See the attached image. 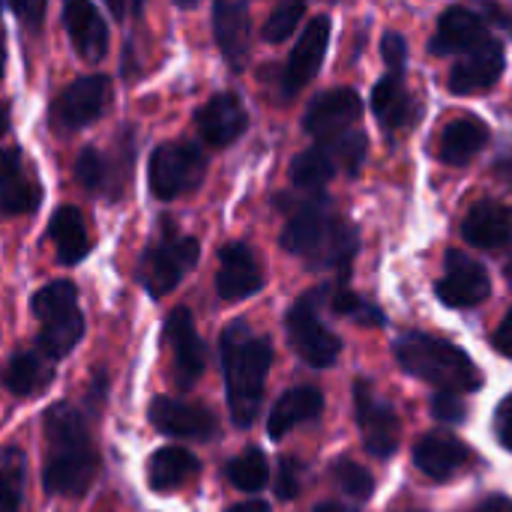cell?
I'll list each match as a JSON object with an SVG mask.
<instances>
[{"label":"cell","instance_id":"1","mask_svg":"<svg viewBox=\"0 0 512 512\" xmlns=\"http://www.w3.org/2000/svg\"><path fill=\"white\" fill-rule=\"evenodd\" d=\"M45 465L42 489L57 498H81L99 471V456L78 408L57 402L45 414Z\"/></svg>","mask_w":512,"mask_h":512},{"label":"cell","instance_id":"2","mask_svg":"<svg viewBox=\"0 0 512 512\" xmlns=\"http://www.w3.org/2000/svg\"><path fill=\"white\" fill-rule=\"evenodd\" d=\"M273 363V345L270 339L252 333L246 321H234L222 333V372H225V393L234 426L246 429L255 423L264 387Z\"/></svg>","mask_w":512,"mask_h":512},{"label":"cell","instance_id":"3","mask_svg":"<svg viewBox=\"0 0 512 512\" xmlns=\"http://www.w3.org/2000/svg\"><path fill=\"white\" fill-rule=\"evenodd\" d=\"M393 354L408 375L429 381L444 393L459 396V393H477L483 387V372L477 369V363L447 339L426 336V333H405L393 345Z\"/></svg>","mask_w":512,"mask_h":512},{"label":"cell","instance_id":"4","mask_svg":"<svg viewBox=\"0 0 512 512\" xmlns=\"http://www.w3.org/2000/svg\"><path fill=\"white\" fill-rule=\"evenodd\" d=\"M282 249L312 267H345L357 252V228L324 210L321 201L303 204L282 231Z\"/></svg>","mask_w":512,"mask_h":512},{"label":"cell","instance_id":"5","mask_svg":"<svg viewBox=\"0 0 512 512\" xmlns=\"http://www.w3.org/2000/svg\"><path fill=\"white\" fill-rule=\"evenodd\" d=\"M39 321V354L51 363L63 360L84 336V315L78 309V288L66 279L39 288L30 300Z\"/></svg>","mask_w":512,"mask_h":512},{"label":"cell","instance_id":"6","mask_svg":"<svg viewBox=\"0 0 512 512\" xmlns=\"http://www.w3.org/2000/svg\"><path fill=\"white\" fill-rule=\"evenodd\" d=\"M198 258H201L198 240L180 234L177 225L165 219L159 225V234L153 237V243L144 249L138 261V282L147 288L153 300H159L183 282V276L198 264Z\"/></svg>","mask_w":512,"mask_h":512},{"label":"cell","instance_id":"7","mask_svg":"<svg viewBox=\"0 0 512 512\" xmlns=\"http://www.w3.org/2000/svg\"><path fill=\"white\" fill-rule=\"evenodd\" d=\"M204 171H207V159L195 144L168 141L150 153L147 183L159 201H171V198H180L183 192L198 189L204 180Z\"/></svg>","mask_w":512,"mask_h":512},{"label":"cell","instance_id":"8","mask_svg":"<svg viewBox=\"0 0 512 512\" xmlns=\"http://www.w3.org/2000/svg\"><path fill=\"white\" fill-rule=\"evenodd\" d=\"M321 300H324V291H309V294H303L291 306V312L285 318V330H288L291 348L312 369H330L339 360V354H342L339 336L333 330H327L321 324V318H318Z\"/></svg>","mask_w":512,"mask_h":512},{"label":"cell","instance_id":"9","mask_svg":"<svg viewBox=\"0 0 512 512\" xmlns=\"http://www.w3.org/2000/svg\"><path fill=\"white\" fill-rule=\"evenodd\" d=\"M111 81L105 75H84L72 81L51 105V126L57 132H78L102 117L108 108Z\"/></svg>","mask_w":512,"mask_h":512},{"label":"cell","instance_id":"10","mask_svg":"<svg viewBox=\"0 0 512 512\" xmlns=\"http://www.w3.org/2000/svg\"><path fill=\"white\" fill-rule=\"evenodd\" d=\"M363 114V102L351 87H336L312 99L306 108L303 129L318 141V147H330L342 135L354 132L357 120Z\"/></svg>","mask_w":512,"mask_h":512},{"label":"cell","instance_id":"11","mask_svg":"<svg viewBox=\"0 0 512 512\" xmlns=\"http://www.w3.org/2000/svg\"><path fill=\"white\" fill-rule=\"evenodd\" d=\"M357 423L363 432V444L375 459H390L399 447V417L390 402L378 399L369 381L354 384Z\"/></svg>","mask_w":512,"mask_h":512},{"label":"cell","instance_id":"12","mask_svg":"<svg viewBox=\"0 0 512 512\" xmlns=\"http://www.w3.org/2000/svg\"><path fill=\"white\" fill-rule=\"evenodd\" d=\"M489 294H492V279L486 267L477 258L459 249H450L444 258V276L438 279L441 303L453 309H471V306H480Z\"/></svg>","mask_w":512,"mask_h":512},{"label":"cell","instance_id":"13","mask_svg":"<svg viewBox=\"0 0 512 512\" xmlns=\"http://www.w3.org/2000/svg\"><path fill=\"white\" fill-rule=\"evenodd\" d=\"M165 342L174 354V381L180 390H189L207 363V348L195 330V318L186 306H177L165 321Z\"/></svg>","mask_w":512,"mask_h":512},{"label":"cell","instance_id":"14","mask_svg":"<svg viewBox=\"0 0 512 512\" xmlns=\"http://www.w3.org/2000/svg\"><path fill=\"white\" fill-rule=\"evenodd\" d=\"M327 42H330V18L327 15H315L303 27L300 39H297V45H294V51H291V57L285 63V72H282L285 96L300 93L318 75V69L324 63V54H327Z\"/></svg>","mask_w":512,"mask_h":512},{"label":"cell","instance_id":"15","mask_svg":"<svg viewBox=\"0 0 512 512\" xmlns=\"http://www.w3.org/2000/svg\"><path fill=\"white\" fill-rule=\"evenodd\" d=\"M264 288V270L255 252L246 243H228L219 252V273H216V294L225 303L246 300Z\"/></svg>","mask_w":512,"mask_h":512},{"label":"cell","instance_id":"16","mask_svg":"<svg viewBox=\"0 0 512 512\" xmlns=\"http://www.w3.org/2000/svg\"><path fill=\"white\" fill-rule=\"evenodd\" d=\"M147 417L168 438L207 441L216 432V417L204 405H189V402H177V399H168V396H156L150 402Z\"/></svg>","mask_w":512,"mask_h":512},{"label":"cell","instance_id":"17","mask_svg":"<svg viewBox=\"0 0 512 512\" xmlns=\"http://www.w3.org/2000/svg\"><path fill=\"white\" fill-rule=\"evenodd\" d=\"M504 72V48L498 39H489L477 51L465 54L447 78V87L459 96H474L483 90H492L501 81Z\"/></svg>","mask_w":512,"mask_h":512},{"label":"cell","instance_id":"18","mask_svg":"<svg viewBox=\"0 0 512 512\" xmlns=\"http://www.w3.org/2000/svg\"><path fill=\"white\" fill-rule=\"evenodd\" d=\"M195 126L210 147H228L246 132L249 114L237 93H219L198 108Z\"/></svg>","mask_w":512,"mask_h":512},{"label":"cell","instance_id":"19","mask_svg":"<svg viewBox=\"0 0 512 512\" xmlns=\"http://www.w3.org/2000/svg\"><path fill=\"white\" fill-rule=\"evenodd\" d=\"M492 39L486 21L465 9V6H450L441 18H438V33L432 36L429 48L432 54H471L480 45H486Z\"/></svg>","mask_w":512,"mask_h":512},{"label":"cell","instance_id":"20","mask_svg":"<svg viewBox=\"0 0 512 512\" xmlns=\"http://www.w3.org/2000/svg\"><path fill=\"white\" fill-rule=\"evenodd\" d=\"M63 24L69 33L72 48L78 51L81 60L96 63L108 51V24L102 21L99 9L84 0H72L63 6Z\"/></svg>","mask_w":512,"mask_h":512},{"label":"cell","instance_id":"21","mask_svg":"<svg viewBox=\"0 0 512 512\" xmlns=\"http://www.w3.org/2000/svg\"><path fill=\"white\" fill-rule=\"evenodd\" d=\"M213 36L231 69H243L249 60V6L219 0L213 6Z\"/></svg>","mask_w":512,"mask_h":512},{"label":"cell","instance_id":"22","mask_svg":"<svg viewBox=\"0 0 512 512\" xmlns=\"http://www.w3.org/2000/svg\"><path fill=\"white\" fill-rule=\"evenodd\" d=\"M471 459V450L447 432H429L417 441L414 447V462L417 468L432 477V480H447L456 471H462Z\"/></svg>","mask_w":512,"mask_h":512},{"label":"cell","instance_id":"23","mask_svg":"<svg viewBox=\"0 0 512 512\" xmlns=\"http://www.w3.org/2000/svg\"><path fill=\"white\" fill-rule=\"evenodd\" d=\"M462 234L477 249H504L512 240V216L510 210L498 201H477L462 225Z\"/></svg>","mask_w":512,"mask_h":512},{"label":"cell","instance_id":"24","mask_svg":"<svg viewBox=\"0 0 512 512\" xmlns=\"http://www.w3.org/2000/svg\"><path fill=\"white\" fill-rule=\"evenodd\" d=\"M321 408H324V396H321L318 387H294V390H288L285 396H279V402L270 411V420H267L270 438L282 441L291 429H297V426H303L309 420H318Z\"/></svg>","mask_w":512,"mask_h":512},{"label":"cell","instance_id":"25","mask_svg":"<svg viewBox=\"0 0 512 512\" xmlns=\"http://www.w3.org/2000/svg\"><path fill=\"white\" fill-rule=\"evenodd\" d=\"M48 237L57 249V258L60 264H78L90 255L93 249V240L87 234V225H84V216L75 210V207H57L51 222H48Z\"/></svg>","mask_w":512,"mask_h":512},{"label":"cell","instance_id":"26","mask_svg":"<svg viewBox=\"0 0 512 512\" xmlns=\"http://www.w3.org/2000/svg\"><path fill=\"white\" fill-rule=\"evenodd\" d=\"M489 144V126L480 117H456L441 132V159L447 165H468Z\"/></svg>","mask_w":512,"mask_h":512},{"label":"cell","instance_id":"27","mask_svg":"<svg viewBox=\"0 0 512 512\" xmlns=\"http://www.w3.org/2000/svg\"><path fill=\"white\" fill-rule=\"evenodd\" d=\"M198 474V459L183 447H162L147 459V483L153 492H177Z\"/></svg>","mask_w":512,"mask_h":512},{"label":"cell","instance_id":"28","mask_svg":"<svg viewBox=\"0 0 512 512\" xmlns=\"http://www.w3.org/2000/svg\"><path fill=\"white\" fill-rule=\"evenodd\" d=\"M51 378H54V363L39 351H18L3 372V384L15 396H33Z\"/></svg>","mask_w":512,"mask_h":512},{"label":"cell","instance_id":"29","mask_svg":"<svg viewBox=\"0 0 512 512\" xmlns=\"http://www.w3.org/2000/svg\"><path fill=\"white\" fill-rule=\"evenodd\" d=\"M372 111L381 120L384 129H399L405 123H411L414 114V99L408 96V87L399 75H387L375 84L372 90Z\"/></svg>","mask_w":512,"mask_h":512},{"label":"cell","instance_id":"30","mask_svg":"<svg viewBox=\"0 0 512 512\" xmlns=\"http://www.w3.org/2000/svg\"><path fill=\"white\" fill-rule=\"evenodd\" d=\"M333 174H336V162H333V156L324 150V147H309V150H303L297 159H294V165H291V180H294V186H300V189H324L330 180H333Z\"/></svg>","mask_w":512,"mask_h":512},{"label":"cell","instance_id":"31","mask_svg":"<svg viewBox=\"0 0 512 512\" xmlns=\"http://www.w3.org/2000/svg\"><path fill=\"white\" fill-rule=\"evenodd\" d=\"M228 480L240 489V492H261L270 483V465L267 456L258 447H246L240 456H234L225 468Z\"/></svg>","mask_w":512,"mask_h":512},{"label":"cell","instance_id":"32","mask_svg":"<svg viewBox=\"0 0 512 512\" xmlns=\"http://www.w3.org/2000/svg\"><path fill=\"white\" fill-rule=\"evenodd\" d=\"M24 495V453L18 447L0 450V512H18Z\"/></svg>","mask_w":512,"mask_h":512},{"label":"cell","instance_id":"33","mask_svg":"<svg viewBox=\"0 0 512 512\" xmlns=\"http://www.w3.org/2000/svg\"><path fill=\"white\" fill-rule=\"evenodd\" d=\"M75 180L93 195L111 192L114 189V165L96 147H84L75 159Z\"/></svg>","mask_w":512,"mask_h":512},{"label":"cell","instance_id":"34","mask_svg":"<svg viewBox=\"0 0 512 512\" xmlns=\"http://www.w3.org/2000/svg\"><path fill=\"white\" fill-rule=\"evenodd\" d=\"M39 201H42L39 186L21 174L15 180H9L6 186H0V210L3 213H30L39 207Z\"/></svg>","mask_w":512,"mask_h":512},{"label":"cell","instance_id":"35","mask_svg":"<svg viewBox=\"0 0 512 512\" xmlns=\"http://www.w3.org/2000/svg\"><path fill=\"white\" fill-rule=\"evenodd\" d=\"M333 474H336V483H339V489L348 495V498H354V501H366V498H372V492H375V480H372V474L363 468V465H357V462H339L336 468H333Z\"/></svg>","mask_w":512,"mask_h":512},{"label":"cell","instance_id":"36","mask_svg":"<svg viewBox=\"0 0 512 512\" xmlns=\"http://www.w3.org/2000/svg\"><path fill=\"white\" fill-rule=\"evenodd\" d=\"M303 15H306V6L303 3H279L270 12L267 24H264V39L273 42V45L276 42H285L297 30V24L303 21Z\"/></svg>","mask_w":512,"mask_h":512},{"label":"cell","instance_id":"37","mask_svg":"<svg viewBox=\"0 0 512 512\" xmlns=\"http://www.w3.org/2000/svg\"><path fill=\"white\" fill-rule=\"evenodd\" d=\"M330 156H336L351 174L363 165V159H366V135L360 132V129H354V132H348V135H342L339 141H333L330 147H324Z\"/></svg>","mask_w":512,"mask_h":512},{"label":"cell","instance_id":"38","mask_svg":"<svg viewBox=\"0 0 512 512\" xmlns=\"http://www.w3.org/2000/svg\"><path fill=\"white\" fill-rule=\"evenodd\" d=\"M381 54L387 60V72L390 75H405V60H408V48H405V36L402 33H387L381 42Z\"/></svg>","mask_w":512,"mask_h":512},{"label":"cell","instance_id":"39","mask_svg":"<svg viewBox=\"0 0 512 512\" xmlns=\"http://www.w3.org/2000/svg\"><path fill=\"white\" fill-rule=\"evenodd\" d=\"M432 414H435L438 423L456 426V423L465 420V405H462V399H459L456 393H438V396L432 399Z\"/></svg>","mask_w":512,"mask_h":512},{"label":"cell","instance_id":"40","mask_svg":"<svg viewBox=\"0 0 512 512\" xmlns=\"http://www.w3.org/2000/svg\"><path fill=\"white\" fill-rule=\"evenodd\" d=\"M297 495H300V465L285 456L279 462V474H276V498L294 501Z\"/></svg>","mask_w":512,"mask_h":512},{"label":"cell","instance_id":"41","mask_svg":"<svg viewBox=\"0 0 512 512\" xmlns=\"http://www.w3.org/2000/svg\"><path fill=\"white\" fill-rule=\"evenodd\" d=\"M495 435L512 453V396H507L495 411Z\"/></svg>","mask_w":512,"mask_h":512},{"label":"cell","instance_id":"42","mask_svg":"<svg viewBox=\"0 0 512 512\" xmlns=\"http://www.w3.org/2000/svg\"><path fill=\"white\" fill-rule=\"evenodd\" d=\"M18 18H24L30 27H39L42 24V15H45V3H12L9 6Z\"/></svg>","mask_w":512,"mask_h":512},{"label":"cell","instance_id":"43","mask_svg":"<svg viewBox=\"0 0 512 512\" xmlns=\"http://www.w3.org/2000/svg\"><path fill=\"white\" fill-rule=\"evenodd\" d=\"M495 348H498L504 357H512V309L504 315L501 327L495 330Z\"/></svg>","mask_w":512,"mask_h":512},{"label":"cell","instance_id":"44","mask_svg":"<svg viewBox=\"0 0 512 512\" xmlns=\"http://www.w3.org/2000/svg\"><path fill=\"white\" fill-rule=\"evenodd\" d=\"M18 177V153L15 150H0V186Z\"/></svg>","mask_w":512,"mask_h":512},{"label":"cell","instance_id":"45","mask_svg":"<svg viewBox=\"0 0 512 512\" xmlns=\"http://www.w3.org/2000/svg\"><path fill=\"white\" fill-rule=\"evenodd\" d=\"M474 512H512V501L507 495H492V498H486Z\"/></svg>","mask_w":512,"mask_h":512},{"label":"cell","instance_id":"46","mask_svg":"<svg viewBox=\"0 0 512 512\" xmlns=\"http://www.w3.org/2000/svg\"><path fill=\"white\" fill-rule=\"evenodd\" d=\"M495 177H498L504 186H510L512 189V153L501 156V159L495 162Z\"/></svg>","mask_w":512,"mask_h":512},{"label":"cell","instance_id":"47","mask_svg":"<svg viewBox=\"0 0 512 512\" xmlns=\"http://www.w3.org/2000/svg\"><path fill=\"white\" fill-rule=\"evenodd\" d=\"M228 512H270V504H264V501H246V504H234Z\"/></svg>","mask_w":512,"mask_h":512},{"label":"cell","instance_id":"48","mask_svg":"<svg viewBox=\"0 0 512 512\" xmlns=\"http://www.w3.org/2000/svg\"><path fill=\"white\" fill-rule=\"evenodd\" d=\"M312 512H357V510H354V507H348V504H336V501H330V504L315 507Z\"/></svg>","mask_w":512,"mask_h":512},{"label":"cell","instance_id":"49","mask_svg":"<svg viewBox=\"0 0 512 512\" xmlns=\"http://www.w3.org/2000/svg\"><path fill=\"white\" fill-rule=\"evenodd\" d=\"M9 129V111H6V105H0V132H6Z\"/></svg>","mask_w":512,"mask_h":512},{"label":"cell","instance_id":"50","mask_svg":"<svg viewBox=\"0 0 512 512\" xmlns=\"http://www.w3.org/2000/svg\"><path fill=\"white\" fill-rule=\"evenodd\" d=\"M3 63H6V48H3V30H0V75H3Z\"/></svg>","mask_w":512,"mask_h":512},{"label":"cell","instance_id":"51","mask_svg":"<svg viewBox=\"0 0 512 512\" xmlns=\"http://www.w3.org/2000/svg\"><path fill=\"white\" fill-rule=\"evenodd\" d=\"M507 279H510V282H512V264H510V267H507Z\"/></svg>","mask_w":512,"mask_h":512}]
</instances>
